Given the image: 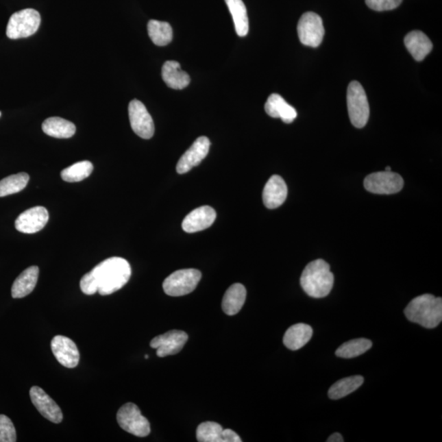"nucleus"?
I'll return each instance as SVG.
<instances>
[{"label":"nucleus","instance_id":"nucleus-5","mask_svg":"<svg viewBox=\"0 0 442 442\" xmlns=\"http://www.w3.org/2000/svg\"><path fill=\"white\" fill-rule=\"evenodd\" d=\"M347 108L352 124L363 128L369 117V105L363 86L358 82H352L347 88Z\"/></svg>","mask_w":442,"mask_h":442},{"label":"nucleus","instance_id":"nucleus-4","mask_svg":"<svg viewBox=\"0 0 442 442\" xmlns=\"http://www.w3.org/2000/svg\"><path fill=\"white\" fill-rule=\"evenodd\" d=\"M41 23L40 12L26 8L11 16L7 26V36L12 40L32 36L37 32Z\"/></svg>","mask_w":442,"mask_h":442},{"label":"nucleus","instance_id":"nucleus-11","mask_svg":"<svg viewBox=\"0 0 442 442\" xmlns=\"http://www.w3.org/2000/svg\"><path fill=\"white\" fill-rule=\"evenodd\" d=\"M188 336L186 332L180 330H172L166 334L156 336L151 341L150 346L157 350L159 357L175 355L182 350L187 343Z\"/></svg>","mask_w":442,"mask_h":442},{"label":"nucleus","instance_id":"nucleus-32","mask_svg":"<svg viewBox=\"0 0 442 442\" xmlns=\"http://www.w3.org/2000/svg\"><path fill=\"white\" fill-rule=\"evenodd\" d=\"M16 441V432L12 420L6 415H0V442Z\"/></svg>","mask_w":442,"mask_h":442},{"label":"nucleus","instance_id":"nucleus-3","mask_svg":"<svg viewBox=\"0 0 442 442\" xmlns=\"http://www.w3.org/2000/svg\"><path fill=\"white\" fill-rule=\"evenodd\" d=\"M404 312L410 321L434 328L442 321V299L432 294L421 295L413 299Z\"/></svg>","mask_w":442,"mask_h":442},{"label":"nucleus","instance_id":"nucleus-9","mask_svg":"<svg viewBox=\"0 0 442 442\" xmlns=\"http://www.w3.org/2000/svg\"><path fill=\"white\" fill-rule=\"evenodd\" d=\"M366 191L376 195H393L402 191L404 180L393 171H380L370 174L364 181Z\"/></svg>","mask_w":442,"mask_h":442},{"label":"nucleus","instance_id":"nucleus-29","mask_svg":"<svg viewBox=\"0 0 442 442\" xmlns=\"http://www.w3.org/2000/svg\"><path fill=\"white\" fill-rule=\"evenodd\" d=\"M29 176L27 173H19L6 177L0 181V197L14 195L23 191L29 182Z\"/></svg>","mask_w":442,"mask_h":442},{"label":"nucleus","instance_id":"nucleus-20","mask_svg":"<svg viewBox=\"0 0 442 442\" xmlns=\"http://www.w3.org/2000/svg\"><path fill=\"white\" fill-rule=\"evenodd\" d=\"M162 77L167 86L173 90H183L191 83L188 74L181 71L180 64L176 61H167L164 63Z\"/></svg>","mask_w":442,"mask_h":442},{"label":"nucleus","instance_id":"nucleus-21","mask_svg":"<svg viewBox=\"0 0 442 442\" xmlns=\"http://www.w3.org/2000/svg\"><path fill=\"white\" fill-rule=\"evenodd\" d=\"M313 330L308 324L297 323L286 331L284 336L285 347L297 351L304 347L312 338Z\"/></svg>","mask_w":442,"mask_h":442},{"label":"nucleus","instance_id":"nucleus-16","mask_svg":"<svg viewBox=\"0 0 442 442\" xmlns=\"http://www.w3.org/2000/svg\"><path fill=\"white\" fill-rule=\"evenodd\" d=\"M217 213L212 208L208 206L193 210L184 219L182 228L186 233L199 232L212 226L216 221Z\"/></svg>","mask_w":442,"mask_h":442},{"label":"nucleus","instance_id":"nucleus-24","mask_svg":"<svg viewBox=\"0 0 442 442\" xmlns=\"http://www.w3.org/2000/svg\"><path fill=\"white\" fill-rule=\"evenodd\" d=\"M42 130L49 136L57 138H69L77 132L75 125L61 117H49L42 124Z\"/></svg>","mask_w":442,"mask_h":442},{"label":"nucleus","instance_id":"nucleus-38","mask_svg":"<svg viewBox=\"0 0 442 442\" xmlns=\"http://www.w3.org/2000/svg\"><path fill=\"white\" fill-rule=\"evenodd\" d=\"M0 116H1V112H0Z\"/></svg>","mask_w":442,"mask_h":442},{"label":"nucleus","instance_id":"nucleus-19","mask_svg":"<svg viewBox=\"0 0 442 442\" xmlns=\"http://www.w3.org/2000/svg\"><path fill=\"white\" fill-rule=\"evenodd\" d=\"M405 45L416 61H423L432 51V43L430 39L420 31H413L405 38Z\"/></svg>","mask_w":442,"mask_h":442},{"label":"nucleus","instance_id":"nucleus-33","mask_svg":"<svg viewBox=\"0 0 442 442\" xmlns=\"http://www.w3.org/2000/svg\"><path fill=\"white\" fill-rule=\"evenodd\" d=\"M366 4L374 11H390L397 8L402 3V0H365Z\"/></svg>","mask_w":442,"mask_h":442},{"label":"nucleus","instance_id":"nucleus-17","mask_svg":"<svg viewBox=\"0 0 442 442\" xmlns=\"http://www.w3.org/2000/svg\"><path fill=\"white\" fill-rule=\"evenodd\" d=\"M288 187L280 175H272L267 181L263 191V201L269 209H275L283 204L287 199Z\"/></svg>","mask_w":442,"mask_h":442},{"label":"nucleus","instance_id":"nucleus-22","mask_svg":"<svg viewBox=\"0 0 442 442\" xmlns=\"http://www.w3.org/2000/svg\"><path fill=\"white\" fill-rule=\"evenodd\" d=\"M39 273L40 269L37 267H31L25 269L12 284V297L18 299L31 294L37 284Z\"/></svg>","mask_w":442,"mask_h":442},{"label":"nucleus","instance_id":"nucleus-34","mask_svg":"<svg viewBox=\"0 0 442 442\" xmlns=\"http://www.w3.org/2000/svg\"><path fill=\"white\" fill-rule=\"evenodd\" d=\"M223 436H224L225 442H242V439H240L237 433L231 430V429H224Z\"/></svg>","mask_w":442,"mask_h":442},{"label":"nucleus","instance_id":"nucleus-13","mask_svg":"<svg viewBox=\"0 0 442 442\" xmlns=\"http://www.w3.org/2000/svg\"><path fill=\"white\" fill-rule=\"evenodd\" d=\"M210 142L206 136L197 138L192 146L185 151L179 160L176 171L182 175L199 166L209 153Z\"/></svg>","mask_w":442,"mask_h":442},{"label":"nucleus","instance_id":"nucleus-12","mask_svg":"<svg viewBox=\"0 0 442 442\" xmlns=\"http://www.w3.org/2000/svg\"><path fill=\"white\" fill-rule=\"evenodd\" d=\"M49 214L44 206H35L25 210L16 218V230L23 234H36L43 230L49 221Z\"/></svg>","mask_w":442,"mask_h":442},{"label":"nucleus","instance_id":"nucleus-6","mask_svg":"<svg viewBox=\"0 0 442 442\" xmlns=\"http://www.w3.org/2000/svg\"><path fill=\"white\" fill-rule=\"evenodd\" d=\"M201 279V273L195 269H180L163 282V289L171 297H181L195 291Z\"/></svg>","mask_w":442,"mask_h":442},{"label":"nucleus","instance_id":"nucleus-14","mask_svg":"<svg viewBox=\"0 0 442 442\" xmlns=\"http://www.w3.org/2000/svg\"><path fill=\"white\" fill-rule=\"evenodd\" d=\"M29 397L33 405L46 419L54 423L62 422L63 415L60 407L43 389L37 386H32L29 390Z\"/></svg>","mask_w":442,"mask_h":442},{"label":"nucleus","instance_id":"nucleus-18","mask_svg":"<svg viewBox=\"0 0 442 442\" xmlns=\"http://www.w3.org/2000/svg\"><path fill=\"white\" fill-rule=\"evenodd\" d=\"M265 110L269 116L280 118L287 124L292 123L297 116L296 109L286 102L283 97L277 94L269 97L265 105Z\"/></svg>","mask_w":442,"mask_h":442},{"label":"nucleus","instance_id":"nucleus-10","mask_svg":"<svg viewBox=\"0 0 442 442\" xmlns=\"http://www.w3.org/2000/svg\"><path fill=\"white\" fill-rule=\"evenodd\" d=\"M129 118L133 132L145 140L154 136L155 127L153 118L145 104L134 99L129 104Z\"/></svg>","mask_w":442,"mask_h":442},{"label":"nucleus","instance_id":"nucleus-31","mask_svg":"<svg viewBox=\"0 0 442 442\" xmlns=\"http://www.w3.org/2000/svg\"><path fill=\"white\" fill-rule=\"evenodd\" d=\"M224 428L214 422L201 423L197 428V440L199 442H225Z\"/></svg>","mask_w":442,"mask_h":442},{"label":"nucleus","instance_id":"nucleus-2","mask_svg":"<svg viewBox=\"0 0 442 442\" xmlns=\"http://www.w3.org/2000/svg\"><path fill=\"white\" fill-rule=\"evenodd\" d=\"M301 286L308 296L322 298L330 293L334 284V273L326 260L318 259L306 265L300 280Z\"/></svg>","mask_w":442,"mask_h":442},{"label":"nucleus","instance_id":"nucleus-27","mask_svg":"<svg viewBox=\"0 0 442 442\" xmlns=\"http://www.w3.org/2000/svg\"><path fill=\"white\" fill-rule=\"evenodd\" d=\"M147 32L154 44L158 46L169 45L173 39V31L171 25L166 22L150 20L147 23Z\"/></svg>","mask_w":442,"mask_h":442},{"label":"nucleus","instance_id":"nucleus-36","mask_svg":"<svg viewBox=\"0 0 442 442\" xmlns=\"http://www.w3.org/2000/svg\"><path fill=\"white\" fill-rule=\"evenodd\" d=\"M386 171H391V167H386Z\"/></svg>","mask_w":442,"mask_h":442},{"label":"nucleus","instance_id":"nucleus-7","mask_svg":"<svg viewBox=\"0 0 442 442\" xmlns=\"http://www.w3.org/2000/svg\"><path fill=\"white\" fill-rule=\"evenodd\" d=\"M116 419L120 427L130 434L138 437H145L150 434L149 420L142 415L138 407L133 403H127L121 406L117 412Z\"/></svg>","mask_w":442,"mask_h":442},{"label":"nucleus","instance_id":"nucleus-23","mask_svg":"<svg viewBox=\"0 0 442 442\" xmlns=\"http://www.w3.org/2000/svg\"><path fill=\"white\" fill-rule=\"evenodd\" d=\"M247 291L241 284H234L227 289L222 301V309L228 315L238 314L245 303Z\"/></svg>","mask_w":442,"mask_h":442},{"label":"nucleus","instance_id":"nucleus-30","mask_svg":"<svg viewBox=\"0 0 442 442\" xmlns=\"http://www.w3.org/2000/svg\"><path fill=\"white\" fill-rule=\"evenodd\" d=\"M93 170H94V166L90 162H79L63 170L61 172V177L66 182H79L88 178Z\"/></svg>","mask_w":442,"mask_h":442},{"label":"nucleus","instance_id":"nucleus-15","mask_svg":"<svg viewBox=\"0 0 442 442\" xmlns=\"http://www.w3.org/2000/svg\"><path fill=\"white\" fill-rule=\"evenodd\" d=\"M51 349L54 356L62 366L69 369L77 367L79 352L73 340L65 336L57 335L52 340Z\"/></svg>","mask_w":442,"mask_h":442},{"label":"nucleus","instance_id":"nucleus-37","mask_svg":"<svg viewBox=\"0 0 442 442\" xmlns=\"http://www.w3.org/2000/svg\"><path fill=\"white\" fill-rule=\"evenodd\" d=\"M145 358H146V359H147V358H149V356L146 355Z\"/></svg>","mask_w":442,"mask_h":442},{"label":"nucleus","instance_id":"nucleus-35","mask_svg":"<svg viewBox=\"0 0 442 442\" xmlns=\"http://www.w3.org/2000/svg\"><path fill=\"white\" fill-rule=\"evenodd\" d=\"M328 442H343V436L339 432H334L327 439Z\"/></svg>","mask_w":442,"mask_h":442},{"label":"nucleus","instance_id":"nucleus-1","mask_svg":"<svg viewBox=\"0 0 442 442\" xmlns=\"http://www.w3.org/2000/svg\"><path fill=\"white\" fill-rule=\"evenodd\" d=\"M130 276L132 267L127 260L115 256L103 260L86 273L79 286L86 295L99 293L102 296H107L123 288Z\"/></svg>","mask_w":442,"mask_h":442},{"label":"nucleus","instance_id":"nucleus-8","mask_svg":"<svg viewBox=\"0 0 442 442\" xmlns=\"http://www.w3.org/2000/svg\"><path fill=\"white\" fill-rule=\"evenodd\" d=\"M299 40L302 45L317 48L322 43L324 27L321 16L312 12L301 16L297 25Z\"/></svg>","mask_w":442,"mask_h":442},{"label":"nucleus","instance_id":"nucleus-26","mask_svg":"<svg viewBox=\"0 0 442 442\" xmlns=\"http://www.w3.org/2000/svg\"><path fill=\"white\" fill-rule=\"evenodd\" d=\"M364 378L355 376L343 378L332 385L328 390V397L332 400L342 399L356 391L364 383Z\"/></svg>","mask_w":442,"mask_h":442},{"label":"nucleus","instance_id":"nucleus-28","mask_svg":"<svg viewBox=\"0 0 442 442\" xmlns=\"http://www.w3.org/2000/svg\"><path fill=\"white\" fill-rule=\"evenodd\" d=\"M373 346L371 341L366 339H358L348 341L336 351V356L344 359H352L360 356L369 351Z\"/></svg>","mask_w":442,"mask_h":442},{"label":"nucleus","instance_id":"nucleus-25","mask_svg":"<svg viewBox=\"0 0 442 442\" xmlns=\"http://www.w3.org/2000/svg\"><path fill=\"white\" fill-rule=\"evenodd\" d=\"M234 20L236 33L238 36H246L249 32V21L245 4L243 0H225Z\"/></svg>","mask_w":442,"mask_h":442}]
</instances>
